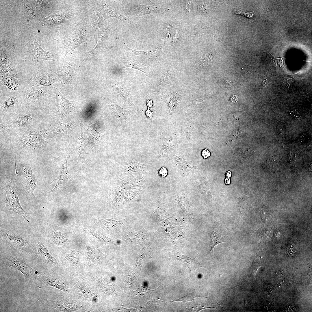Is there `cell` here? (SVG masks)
<instances>
[{
    "label": "cell",
    "mask_w": 312,
    "mask_h": 312,
    "mask_svg": "<svg viewBox=\"0 0 312 312\" xmlns=\"http://www.w3.org/2000/svg\"><path fill=\"white\" fill-rule=\"evenodd\" d=\"M1 84L9 90L15 89L18 82V77L15 66L9 56L6 49L1 47Z\"/></svg>",
    "instance_id": "cell-1"
},
{
    "label": "cell",
    "mask_w": 312,
    "mask_h": 312,
    "mask_svg": "<svg viewBox=\"0 0 312 312\" xmlns=\"http://www.w3.org/2000/svg\"><path fill=\"white\" fill-rule=\"evenodd\" d=\"M3 188L5 192L6 195L4 201L6 205L4 210L13 211L22 216L27 222L29 223L30 215L25 211L20 204L18 195L21 192L16 185L11 180H8L3 186Z\"/></svg>",
    "instance_id": "cell-2"
},
{
    "label": "cell",
    "mask_w": 312,
    "mask_h": 312,
    "mask_svg": "<svg viewBox=\"0 0 312 312\" xmlns=\"http://www.w3.org/2000/svg\"><path fill=\"white\" fill-rule=\"evenodd\" d=\"M25 42L33 63L36 64L46 60L56 62L57 61V54L44 50L35 38L33 37L28 38L26 40Z\"/></svg>",
    "instance_id": "cell-3"
},
{
    "label": "cell",
    "mask_w": 312,
    "mask_h": 312,
    "mask_svg": "<svg viewBox=\"0 0 312 312\" xmlns=\"http://www.w3.org/2000/svg\"><path fill=\"white\" fill-rule=\"evenodd\" d=\"M87 34L84 29H78L74 31L70 36L64 40L61 47L64 55V58L67 53L72 52L78 48L83 43L87 40Z\"/></svg>",
    "instance_id": "cell-4"
},
{
    "label": "cell",
    "mask_w": 312,
    "mask_h": 312,
    "mask_svg": "<svg viewBox=\"0 0 312 312\" xmlns=\"http://www.w3.org/2000/svg\"><path fill=\"white\" fill-rule=\"evenodd\" d=\"M22 170L23 179L21 183V186L24 192V194L27 199H33L35 198L34 190L36 186L37 181L30 167L24 166Z\"/></svg>",
    "instance_id": "cell-5"
},
{
    "label": "cell",
    "mask_w": 312,
    "mask_h": 312,
    "mask_svg": "<svg viewBox=\"0 0 312 312\" xmlns=\"http://www.w3.org/2000/svg\"><path fill=\"white\" fill-rule=\"evenodd\" d=\"M56 95L55 103L57 112L62 116L70 114L76 110V106L73 101L65 98L55 86L53 87Z\"/></svg>",
    "instance_id": "cell-6"
},
{
    "label": "cell",
    "mask_w": 312,
    "mask_h": 312,
    "mask_svg": "<svg viewBox=\"0 0 312 312\" xmlns=\"http://www.w3.org/2000/svg\"><path fill=\"white\" fill-rule=\"evenodd\" d=\"M46 134L44 130L31 132L21 140V144L25 146L41 148L45 142Z\"/></svg>",
    "instance_id": "cell-7"
},
{
    "label": "cell",
    "mask_w": 312,
    "mask_h": 312,
    "mask_svg": "<svg viewBox=\"0 0 312 312\" xmlns=\"http://www.w3.org/2000/svg\"><path fill=\"white\" fill-rule=\"evenodd\" d=\"M200 251L194 258H191L186 255L174 250L168 253V258L171 260H177L183 263L190 270L191 274L197 268L201 267L202 265L198 261V258Z\"/></svg>",
    "instance_id": "cell-8"
},
{
    "label": "cell",
    "mask_w": 312,
    "mask_h": 312,
    "mask_svg": "<svg viewBox=\"0 0 312 312\" xmlns=\"http://www.w3.org/2000/svg\"><path fill=\"white\" fill-rule=\"evenodd\" d=\"M74 15L73 13L67 12L55 14L44 18L40 24L41 26L45 27L60 25L70 20Z\"/></svg>",
    "instance_id": "cell-9"
},
{
    "label": "cell",
    "mask_w": 312,
    "mask_h": 312,
    "mask_svg": "<svg viewBox=\"0 0 312 312\" xmlns=\"http://www.w3.org/2000/svg\"><path fill=\"white\" fill-rule=\"evenodd\" d=\"M95 31L96 37V45L92 50L83 54L85 57H93L107 48L106 40L108 33L107 31H101L98 30Z\"/></svg>",
    "instance_id": "cell-10"
},
{
    "label": "cell",
    "mask_w": 312,
    "mask_h": 312,
    "mask_svg": "<svg viewBox=\"0 0 312 312\" xmlns=\"http://www.w3.org/2000/svg\"><path fill=\"white\" fill-rule=\"evenodd\" d=\"M8 265L12 268L17 269L24 275L25 279L33 275L31 268L29 267L25 261L16 257H11L7 260Z\"/></svg>",
    "instance_id": "cell-11"
},
{
    "label": "cell",
    "mask_w": 312,
    "mask_h": 312,
    "mask_svg": "<svg viewBox=\"0 0 312 312\" xmlns=\"http://www.w3.org/2000/svg\"><path fill=\"white\" fill-rule=\"evenodd\" d=\"M49 227L50 238L53 242L58 246H64L68 242L66 234L60 228L53 225L44 223Z\"/></svg>",
    "instance_id": "cell-12"
},
{
    "label": "cell",
    "mask_w": 312,
    "mask_h": 312,
    "mask_svg": "<svg viewBox=\"0 0 312 312\" xmlns=\"http://www.w3.org/2000/svg\"><path fill=\"white\" fill-rule=\"evenodd\" d=\"M75 68L70 61L65 62L62 69L57 72L62 87L66 86L73 76Z\"/></svg>",
    "instance_id": "cell-13"
},
{
    "label": "cell",
    "mask_w": 312,
    "mask_h": 312,
    "mask_svg": "<svg viewBox=\"0 0 312 312\" xmlns=\"http://www.w3.org/2000/svg\"><path fill=\"white\" fill-rule=\"evenodd\" d=\"M69 158V156H66L60 164L59 168L60 174L57 179V181L54 189L50 192L59 189L62 185L66 182L70 177V175L68 171L67 168V163Z\"/></svg>",
    "instance_id": "cell-14"
},
{
    "label": "cell",
    "mask_w": 312,
    "mask_h": 312,
    "mask_svg": "<svg viewBox=\"0 0 312 312\" xmlns=\"http://www.w3.org/2000/svg\"><path fill=\"white\" fill-rule=\"evenodd\" d=\"M182 97L179 94L175 92L169 93L164 96L161 100L167 104L170 114H172L174 112L175 107L181 100Z\"/></svg>",
    "instance_id": "cell-15"
},
{
    "label": "cell",
    "mask_w": 312,
    "mask_h": 312,
    "mask_svg": "<svg viewBox=\"0 0 312 312\" xmlns=\"http://www.w3.org/2000/svg\"><path fill=\"white\" fill-rule=\"evenodd\" d=\"M23 8L24 12L29 19L36 21L39 19V11L36 8L30 1H22Z\"/></svg>",
    "instance_id": "cell-16"
},
{
    "label": "cell",
    "mask_w": 312,
    "mask_h": 312,
    "mask_svg": "<svg viewBox=\"0 0 312 312\" xmlns=\"http://www.w3.org/2000/svg\"><path fill=\"white\" fill-rule=\"evenodd\" d=\"M55 81V79L52 77L47 75H37L31 80L30 83V87L49 86L52 85Z\"/></svg>",
    "instance_id": "cell-17"
},
{
    "label": "cell",
    "mask_w": 312,
    "mask_h": 312,
    "mask_svg": "<svg viewBox=\"0 0 312 312\" xmlns=\"http://www.w3.org/2000/svg\"><path fill=\"white\" fill-rule=\"evenodd\" d=\"M27 92L25 96V99L29 101H35L38 100L44 96L46 92L45 86L33 87Z\"/></svg>",
    "instance_id": "cell-18"
},
{
    "label": "cell",
    "mask_w": 312,
    "mask_h": 312,
    "mask_svg": "<svg viewBox=\"0 0 312 312\" xmlns=\"http://www.w3.org/2000/svg\"><path fill=\"white\" fill-rule=\"evenodd\" d=\"M125 221V220L100 219L98 220V223L104 228L110 231H113L120 229Z\"/></svg>",
    "instance_id": "cell-19"
},
{
    "label": "cell",
    "mask_w": 312,
    "mask_h": 312,
    "mask_svg": "<svg viewBox=\"0 0 312 312\" xmlns=\"http://www.w3.org/2000/svg\"><path fill=\"white\" fill-rule=\"evenodd\" d=\"M128 242L138 244H145L148 241L147 234L144 230L130 234L127 237Z\"/></svg>",
    "instance_id": "cell-20"
},
{
    "label": "cell",
    "mask_w": 312,
    "mask_h": 312,
    "mask_svg": "<svg viewBox=\"0 0 312 312\" xmlns=\"http://www.w3.org/2000/svg\"><path fill=\"white\" fill-rule=\"evenodd\" d=\"M209 184L207 180L204 178L194 185L201 192L206 201H211L213 199L209 188Z\"/></svg>",
    "instance_id": "cell-21"
},
{
    "label": "cell",
    "mask_w": 312,
    "mask_h": 312,
    "mask_svg": "<svg viewBox=\"0 0 312 312\" xmlns=\"http://www.w3.org/2000/svg\"><path fill=\"white\" fill-rule=\"evenodd\" d=\"M110 108L113 114L117 120L123 122L127 120L129 114L127 110L114 103L111 105Z\"/></svg>",
    "instance_id": "cell-22"
},
{
    "label": "cell",
    "mask_w": 312,
    "mask_h": 312,
    "mask_svg": "<svg viewBox=\"0 0 312 312\" xmlns=\"http://www.w3.org/2000/svg\"><path fill=\"white\" fill-rule=\"evenodd\" d=\"M175 161L178 168L183 172L187 173H192L195 171L196 168V166H192L186 161L185 159L181 155L180 153L176 156Z\"/></svg>",
    "instance_id": "cell-23"
},
{
    "label": "cell",
    "mask_w": 312,
    "mask_h": 312,
    "mask_svg": "<svg viewBox=\"0 0 312 312\" xmlns=\"http://www.w3.org/2000/svg\"><path fill=\"white\" fill-rule=\"evenodd\" d=\"M210 237L211 240L210 244L211 249L208 252L207 254H213L214 248L216 246L220 243L225 242L224 236L221 232L216 229H214L212 232Z\"/></svg>",
    "instance_id": "cell-24"
},
{
    "label": "cell",
    "mask_w": 312,
    "mask_h": 312,
    "mask_svg": "<svg viewBox=\"0 0 312 312\" xmlns=\"http://www.w3.org/2000/svg\"><path fill=\"white\" fill-rule=\"evenodd\" d=\"M82 230L85 233L95 237L103 244L115 245V244L112 239L107 237L98 231L85 228H82Z\"/></svg>",
    "instance_id": "cell-25"
},
{
    "label": "cell",
    "mask_w": 312,
    "mask_h": 312,
    "mask_svg": "<svg viewBox=\"0 0 312 312\" xmlns=\"http://www.w3.org/2000/svg\"><path fill=\"white\" fill-rule=\"evenodd\" d=\"M37 249L39 255L45 260L51 264H55L57 261L49 252L47 247L42 243L37 245Z\"/></svg>",
    "instance_id": "cell-26"
},
{
    "label": "cell",
    "mask_w": 312,
    "mask_h": 312,
    "mask_svg": "<svg viewBox=\"0 0 312 312\" xmlns=\"http://www.w3.org/2000/svg\"><path fill=\"white\" fill-rule=\"evenodd\" d=\"M174 143L173 136L168 138H164L163 144L159 156L165 155L171 152L174 148Z\"/></svg>",
    "instance_id": "cell-27"
},
{
    "label": "cell",
    "mask_w": 312,
    "mask_h": 312,
    "mask_svg": "<svg viewBox=\"0 0 312 312\" xmlns=\"http://www.w3.org/2000/svg\"><path fill=\"white\" fill-rule=\"evenodd\" d=\"M1 235L4 237L16 246L20 247H24L25 246V241L21 236L15 234L8 233L4 232H1Z\"/></svg>",
    "instance_id": "cell-28"
},
{
    "label": "cell",
    "mask_w": 312,
    "mask_h": 312,
    "mask_svg": "<svg viewBox=\"0 0 312 312\" xmlns=\"http://www.w3.org/2000/svg\"><path fill=\"white\" fill-rule=\"evenodd\" d=\"M36 8L42 12H45L49 10L52 7L53 1L31 0L30 1Z\"/></svg>",
    "instance_id": "cell-29"
},
{
    "label": "cell",
    "mask_w": 312,
    "mask_h": 312,
    "mask_svg": "<svg viewBox=\"0 0 312 312\" xmlns=\"http://www.w3.org/2000/svg\"><path fill=\"white\" fill-rule=\"evenodd\" d=\"M89 21L96 31L99 30V27L101 25L103 22L102 18L99 13L94 11L90 16Z\"/></svg>",
    "instance_id": "cell-30"
},
{
    "label": "cell",
    "mask_w": 312,
    "mask_h": 312,
    "mask_svg": "<svg viewBox=\"0 0 312 312\" xmlns=\"http://www.w3.org/2000/svg\"><path fill=\"white\" fill-rule=\"evenodd\" d=\"M145 165L131 159H128L127 165V170L131 172H136L142 170Z\"/></svg>",
    "instance_id": "cell-31"
},
{
    "label": "cell",
    "mask_w": 312,
    "mask_h": 312,
    "mask_svg": "<svg viewBox=\"0 0 312 312\" xmlns=\"http://www.w3.org/2000/svg\"><path fill=\"white\" fill-rule=\"evenodd\" d=\"M18 102L17 98L14 96H11L7 97L1 105V109L5 110L14 106Z\"/></svg>",
    "instance_id": "cell-32"
},
{
    "label": "cell",
    "mask_w": 312,
    "mask_h": 312,
    "mask_svg": "<svg viewBox=\"0 0 312 312\" xmlns=\"http://www.w3.org/2000/svg\"><path fill=\"white\" fill-rule=\"evenodd\" d=\"M125 192V189L122 186L117 187L116 189L115 194L114 203L115 205H119L123 199Z\"/></svg>",
    "instance_id": "cell-33"
},
{
    "label": "cell",
    "mask_w": 312,
    "mask_h": 312,
    "mask_svg": "<svg viewBox=\"0 0 312 312\" xmlns=\"http://www.w3.org/2000/svg\"><path fill=\"white\" fill-rule=\"evenodd\" d=\"M100 8L105 15L110 17H117L116 12L107 3L104 2L100 6Z\"/></svg>",
    "instance_id": "cell-34"
},
{
    "label": "cell",
    "mask_w": 312,
    "mask_h": 312,
    "mask_svg": "<svg viewBox=\"0 0 312 312\" xmlns=\"http://www.w3.org/2000/svg\"><path fill=\"white\" fill-rule=\"evenodd\" d=\"M122 92H121L119 90L120 92H119V93H120L121 94L120 95V97L121 98L122 101L127 106L132 107H135V106L133 103L131 97L130 95L129 94V92H127L126 90H125V94L123 92V90H121Z\"/></svg>",
    "instance_id": "cell-35"
},
{
    "label": "cell",
    "mask_w": 312,
    "mask_h": 312,
    "mask_svg": "<svg viewBox=\"0 0 312 312\" xmlns=\"http://www.w3.org/2000/svg\"><path fill=\"white\" fill-rule=\"evenodd\" d=\"M84 141L82 135H80L77 142L76 149L79 157L83 159L85 154Z\"/></svg>",
    "instance_id": "cell-36"
},
{
    "label": "cell",
    "mask_w": 312,
    "mask_h": 312,
    "mask_svg": "<svg viewBox=\"0 0 312 312\" xmlns=\"http://www.w3.org/2000/svg\"><path fill=\"white\" fill-rule=\"evenodd\" d=\"M32 118L31 114H25L19 117L16 120V124L19 127H22L26 125Z\"/></svg>",
    "instance_id": "cell-37"
},
{
    "label": "cell",
    "mask_w": 312,
    "mask_h": 312,
    "mask_svg": "<svg viewBox=\"0 0 312 312\" xmlns=\"http://www.w3.org/2000/svg\"><path fill=\"white\" fill-rule=\"evenodd\" d=\"M68 124L69 123H68L58 122L55 124L54 127L53 132L56 135L61 133L67 129H66L68 127H66L68 126Z\"/></svg>",
    "instance_id": "cell-38"
},
{
    "label": "cell",
    "mask_w": 312,
    "mask_h": 312,
    "mask_svg": "<svg viewBox=\"0 0 312 312\" xmlns=\"http://www.w3.org/2000/svg\"><path fill=\"white\" fill-rule=\"evenodd\" d=\"M198 297V296H197L196 295L195 292H194L193 293H187V295L181 298L178 299H177L170 301L166 302H175V301H180L184 302L190 301H192L195 298H196L197 297Z\"/></svg>",
    "instance_id": "cell-39"
},
{
    "label": "cell",
    "mask_w": 312,
    "mask_h": 312,
    "mask_svg": "<svg viewBox=\"0 0 312 312\" xmlns=\"http://www.w3.org/2000/svg\"><path fill=\"white\" fill-rule=\"evenodd\" d=\"M137 194L134 192L128 191L125 196L124 201L126 203L131 202L135 198Z\"/></svg>",
    "instance_id": "cell-40"
},
{
    "label": "cell",
    "mask_w": 312,
    "mask_h": 312,
    "mask_svg": "<svg viewBox=\"0 0 312 312\" xmlns=\"http://www.w3.org/2000/svg\"><path fill=\"white\" fill-rule=\"evenodd\" d=\"M143 179L140 177L135 178L131 181L130 185L133 187H136L140 185Z\"/></svg>",
    "instance_id": "cell-41"
},
{
    "label": "cell",
    "mask_w": 312,
    "mask_h": 312,
    "mask_svg": "<svg viewBox=\"0 0 312 312\" xmlns=\"http://www.w3.org/2000/svg\"><path fill=\"white\" fill-rule=\"evenodd\" d=\"M168 174V171L165 167H161L158 171V174L159 176L162 178L166 177Z\"/></svg>",
    "instance_id": "cell-42"
},
{
    "label": "cell",
    "mask_w": 312,
    "mask_h": 312,
    "mask_svg": "<svg viewBox=\"0 0 312 312\" xmlns=\"http://www.w3.org/2000/svg\"><path fill=\"white\" fill-rule=\"evenodd\" d=\"M201 154L202 156L204 159H207L209 157L211 153L208 149H205L202 151Z\"/></svg>",
    "instance_id": "cell-43"
},
{
    "label": "cell",
    "mask_w": 312,
    "mask_h": 312,
    "mask_svg": "<svg viewBox=\"0 0 312 312\" xmlns=\"http://www.w3.org/2000/svg\"><path fill=\"white\" fill-rule=\"evenodd\" d=\"M147 109L145 111V114L146 116L151 120L153 115V112L149 109V107H147Z\"/></svg>",
    "instance_id": "cell-44"
},
{
    "label": "cell",
    "mask_w": 312,
    "mask_h": 312,
    "mask_svg": "<svg viewBox=\"0 0 312 312\" xmlns=\"http://www.w3.org/2000/svg\"><path fill=\"white\" fill-rule=\"evenodd\" d=\"M238 99L239 97L237 96L233 95L231 97L230 101L232 102L235 103L238 101Z\"/></svg>",
    "instance_id": "cell-45"
},
{
    "label": "cell",
    "mask_w": 312,
    "mask_h": 312,
    "mask_svg": "<svg viewBox=\"0 0 312 312\" xmlns=\"http://www.w3.org/2000/svg\"><path fill=\"white\" fill-rule=\"evenodd\" d=\"M292 115L294 117L298 118L300 116V114L298 112V110L295 109H292Z\"/></svg>",
    "instance_id": "cell-46"
},
{
    "label": "cell",
    "mask_w": 312,
    "mask_h": 312,
    "mask_svg": "<svg viewBox=\"0 0 312 312\" xmlns=\"http://www.w3.org/2000/svg\"><path fill=\"white\" fill-rule=\"evenodd\" d=\"M179 33L178 31H177L175 35H174L173 38V41L174 42H176L179 39Z\"/></svg>",
    "instance_id": "cell-47"
},
{
    "label": "cell",
    "mask_w": 312,
    "mask_h": 312,
    "mask_svg": "<svg viewBox=\"0 0 312 312\" xmlns=\"http://www.w3.org/2000/svg\"><path fill=\"white\" fill-rule=\"evenodd\" d=\"M227 178H230L231 175V172L230 171L226 172V173Z\"/></svg>",
    "instance_id": "cell-48"
},
{
    "label": "cell",
    "mask_w": 312,
    "mask_h": 312,
    "mask_svg": "<svg viewBox=\"0 0 312 312\" xmlns=\"http://www.w3.org/2000/svg\"><path fill=\"white\" fill-rule=\"evenodd\" d=\"M225 183L226 184H228L230 183V180L229 178H226L225 179Z\"/></svg>",
    "instance_id": "cell-49"
}]
</instances>
